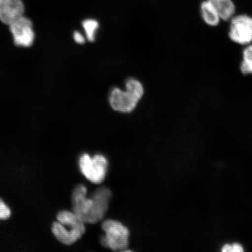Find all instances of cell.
<instances>
[{
  "mask_svg": "<svg viewBox=\"0 0 252 252\" xmlns=\"http://www.w3.org/2000/svg\"><path fill=\"white\" fill-rule=\"evenodd\" d=\"M87 189L79 185L72 191L73 212L85 223H95L102 220L108 211L112 192L106 187H100L87 197Z\"/></svg>",
  "mask_w": 252,
  "mask_h": 252,
  "instance_id": "6da1fadb",
  "label": "cell"
},
{
  "mask_svg": "<svg viewBox=\"0 0 252 252\" xmlns=\"http://www.w3.org/2000/svg\"><path fill=\"white\" fill-rule=\"evenodd\" d=\"M126 89L123 91L115 88L110 93V105L115 111L122 113L133 111L144 93L143 85L136 79H128L126 81Z\"/></svg>",
  "mask_w": 252,
  "mask_h": 252,
  "instance_id": "7a4b0ae2",
  "label": "cell"
},
{
  "mask_svg": "<svg viewBox=\"0 0 252 252\" xmlns=\"http://www.w3.org/2000/svg\"><path fill=\"white\" fill-rule=\"evenodd\" d=\"M102 228L105 233L101 240L104 247L114 251H126L129 238L127 227L117 220H108L103 221Z\"/></svg>",
  "mask_w": 252,
  "mask_h": 252,
  "instance_id": "3957f363",
  "label": "cell"
},
{
  "mask_svg": "<svg viewBox=\"0 0 252 252\" xmlns=\"http://www.w3.org/2000/svg\"><path fill=\"white\" fill-rule=\"evenodd\" d=\"M79 166L82 173L88 181L94 184H99L105 178L108 161L102 155H96L91 158L84 154L79 160Z\"/></svg>",
  "mask_w": 252,
  "mask_h": 252,
  "instance_id": "277c9868",
  "label": "cell"
},
{
  "mask_svg": "<svg viewBox=\"0 0 252 252\" xmlns=\"http://www.w3.org/2000/svg\"><path fill=\"white\" fill-rule=\"evenodd\" d=\"M229 22L228 36L232 42L243 46L252 43V17L251 16L235 15Z\"/></svg>",
  "mask_w": 252,
  "mask_h": 252,
  "instance_id": "5b68a950",
  "label": "cell"
},
{
  "mask_svg": "<svg viewBox=\"0 0 252 252\" xmlns=\"http://www.w3.org/2000/svg\"><path fill=\"white\" fill-rule=\"evenodd\" d=\"M9 25L16 45L30 47L32 45L34 33L32 23L29 18L22 16Z\"/></svg>",
  "mask_w": 252,
  "mask_h": 252,
  "instance_id": "8992f818",
  "label": "cell"
},
{
  "mask_svg": "<svg viewBox=\"0 0 252 252\" xmlns=\"http://www.w3.org/2000/svg\"><path fill=\"white\" fill-rule=\"evenodd\" d=\"M67 226L68 228L59 222H55L53 223L52 230L60 242L63 244L70 245L76 242L84 234L86 226L85 223L77 226Z\"/></svg>",
  "mask_w": 252,
  "mask_h": 252,
  "instance_id": "52a82bcc",
  "label": "cell"
},
{
  "mask_svg": "<svg viewBox=\"0 0 252 252\" xmlns=\"http://www.w3.org/2000/svg\"><path fill=\"white\" fill-rule=\"evenodd\" d=\"M24 5L21 0H0V21L10 25L24 15Z\"/></svg>",
  "mask_w": 252,
  "mask_h": 252,
  "instance_id": "ba28073f",
  "label": "cell"
},
{
  "mask_svg": "<svg viewBox=\"0 0 252 252\" xmlns=\"http://www.w3.org/2000/svg\"><path fill=\"white\" fill-rule=\"evenodd\" d=\"M200 12L205 24L210 27H217L221 21L216 9L210 0H206L201 3Z\"/></svg>",
  "mask_w": 252,
  "mask_h": 252,
  "instance_id": "9c48e42d",
  "label": "cell"
},
{
  "mask_svg": "<svg viewBox=\"0 0 252 252\" xmlns=\"http://www.w3.org/2000/svg\"><path fill=\"white\" fill-rule=\"evenodd\" d=\"M218 12L220 20L229 21L235 15L236 7L232 0H210Z\"/></svg>",
  "mask_w": 252,
  "mask_h": 252,
  "instance_id": "30bf717a",
  "label": "cell"
},
{
  "mask_svg": "<svg viewBox=\"0 0 252 252\" xmlns=\"http://www.w3.org/2000/svg\"><path fill=\"white\" fill-rule=\"evenodd\" d=\"M240 71L242 74L252 75V43L245 46L242 51Z\"/></svg>",
  "mask_w": 252,
  "mask_h": 252,
  "instance_id": "8fae6325",
  "label": "cell"
},
{
  "mask_svg": "<svg viewBox=\"0 0 252 252\" xmlns=\"http://www.w3.org/2000/svg\"><path fill=\"white\" fill-rule=\"evenodd\" d=\"M58 222L65 225L77 226L85 223L79 219L73 212L68 211H62L57 216Z\"/></svg>",
  "mask_w": 252,
  "mask_h": 252,
  "instance_id": "7c38bea8",
  "label": "cell"
},
{
  "mask_svg": "<svg viewBox=\"0 0 252 252\" xmlns=\"http://www.w3.org/2000/svg\"><path fill=\"white\" fill-rule=\"evenodd\" d=\"M82 25L86 32L88 40L91 42H94L97 30L99 27L98 22L94 19H87L83 22Z\"/></svg>",
  "mask_w": 252,
  "mask_h": 252,
  "instance_id": "4fadbf2b",
  "label": "cell"
},
{
  "mask_svg": "<svg viewBox=\"0 0 252 252\" xmlns=\"http://www.w3.org/2000/svg\"><path fill=\"white\" fill-rule=\"evenodd\" d=\"M11 212L4 201L0 199V220H7L10 217Z\"/></svg>",
  "mask_w": 252,
  "mask_h": 252,
  "instance_id": "5bb4252c",
  "label": "cell"
},
{
  "mask_svg": "<svg viewBox=\"0 0 252 252\" xmlns=\"http://www.w3.org/2000/svg\"><path fill=\"white\" fill-rule=\"evenodd\" d=\"M222 251L223 252H244V248L240 244L235 243L234 244L228 245L226 244L222 248Z\"/></svg>",
  "mask_w": 252,
  "mask_h": 252,
  "instance_id": "9a60e30c",
  "label": "cell"
},
{
  "mask_svg": "<svg viewBox=\"0 0 252 252\" xmlns=\"http://www.w3.org/2000/svg\"><path fill=\"white\" fill-rule=\"evenodd\" d=\"M73 39L75 42L80 44V45L86 42V38H85L83 34L80 32H79L78 31L74 32L73 34Z\"/></svg>",
  "mask_w": 252,
  "mask_h": 252,
  "instance_id": "2e32d148",
  "label": "cell"
}]
</instances>
